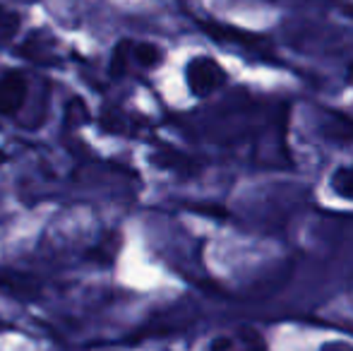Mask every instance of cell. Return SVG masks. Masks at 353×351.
I'll use <instances>...</instances> for the list:
<instances>
[{"mask_svg": "<svg viewBox=\"0 0 353 351\" xmlns=\"http://www.w3.org/2000/svg\"><path fill=\"white\" fill-rule=\"evenodd\" d=\"M29 82L24 72L10 70L0 75V116H12L27 101Z\"/></svg>", "mask_w": 353, "mask_h": 351, "instance_id": "obj_2", "label": "cell"}, {"mask_svg": "<svg viewBox=\"0 0 353 351\" xmlns=\"http://www.w3.org/2000/svg\"><path fill=\"white\" fill-rule=\"evenodd\" d=\"M231 347H233V342H231V339H226V337L214 339V342H212V351H228Z\"/></svg>", "mask_w": 353, "mask_h": 351, "instance_id": "obj_9", "label": "cell"}, {"mask_svg": "<svg viewBox=\"0 0 353 351\" xmlns=\"http://www.w3.org/2000/svg\"><path fill=\"white\" fill-rule=\"evenodd\" d=\"M330 188L341 200H353V166H341L330 178Z\"/></svg>", "mask_w": 353, "mask_h": 351, "instance_id": "obj_4", "label": "cell"}, {"mask_svg": "<svg viewBox=\"0 0 353 351\" xmlns=\"http://www.w3.org/2000/svg\"><path fill=\"white\" fill-rule=\"evenodd\" d=\"M132 58L144 70H154L161 66V51L154 43H132Z\"/></svg>", "mask_w": 353, "mask_h": 351, "instance_id": "obj_6", "label": "cell"}, {"mask_svg": "<svg viewBox=\"0 0 353 351\" xmlns=\"http://www.w3.org/2000/svg\"><path fill=\"white\" fill-rule=\"evenodd\" d=\"M132 56V43L128 41V39H123L121 43H118L116 48H113V56H111V66H108V72H111L113 77L123 75L128 68V61H130Z\"/></svg>", "mask_w": 353, "mask_h": 351, "instance_id": "obj_7", "label": "cell"}, {"mask_svg": "<svg viewBox=\"0 0 353 351\" xmlns=\"http://www.w3.org/2000/svg\"><path fill=\"white\" fill-rule=\"evenodd\" d=\"M19 24H22V17L14 10H8L5 5H0V46H5V43H10L17 37Z\"/></svg>", "mask_w": 353, "mask_h": 351, "instance_id": "obj_5", "label": "cell"}, {"mask_svg": "<svg viewBox=\"0 0 353 351\" xmlns=\"http://www.w3.org/2000/svg\"><path fill=\"white\" fill-rule=\"evenodd\" d=\"M195 212H200V214H207V217H226V210H221V207H210V205H195L192 207Z\"/></svg>", "mask_w": 353, "mask_h": 351, "instance_id": "obj_8", "label": "cell"}, {"mask_svg": "<svg viewBox=\"0 0 353 351\" xmlns=\"http://www.w3.org/2000/svg\"><path fill=\"white\" fill-rule=\"evenodd\" d=\"M185 80L188 87L195 97H210L219 87L226 82V72L210 56H197L188 63L185 68Z\"/></svg>", "mask_w": 353, "mask_h": 351, "instance_id": "obj_1", "label": "cell"}, {"mask_svg": "<svg viewBox=\"0 0 353 351\" xmlns=\"http://www.w3.org/2000/svg\"><path fill=\"white\" fill-rule=\"evenodd\" d=\"M118 248H121V236H118V234H106L97 248L89 250V258L97 260V263H101V265H111L113 260H116V255H118Z\"/></svg>", "mask_w": 353, "mask_h": 351, "instance_id": "obj_3", "label": "cell"}]
</instances>
